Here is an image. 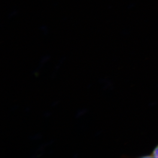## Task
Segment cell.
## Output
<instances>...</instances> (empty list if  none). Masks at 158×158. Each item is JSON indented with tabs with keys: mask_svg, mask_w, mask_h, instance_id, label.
<instances>
[{
	"mask_svg": "<svg viewBox=\"0 0 158 158\" xmlns=\"http://www.w3.org/2000/svg\"><path fill=\"white\" fill-rule=\"evenodd\" d=\"M148 157H153V158H158V144L155 146L152 150V152H151L149 156Z\"/></svg>",
	"mask_w": 158,
	"mask_h": 158,
	"instance_id": "6da1fadb",
	"label": "cell"
},
{
	"mask_svg": "<svg viewBox=\"0 0 158 158\" xmlns=\"http://www.w3.org/2000/svg\"><path fill=\"white\" fill-rule=\"evenodd\" d=\"M40 30L44 35H47L49 33V29L46 26L42 25L40 27Z\"/></svg>",
	"mask_w": 158,
	"mask_h": 158,
	"instance_id": "7a4b0ae2",
	"label": "cell"
},
{
	"mask_svg": "<svg viewBox=\"0 0 158 158\" xmlns=\"http://www.w3.org/2000/svg\"><path fill=\"white\" fill-rule=\"evenodd\" d=\"M17 15V11L16 10H12L9 14L10 18H14Z\"/></svg>",
	"mask_w": 158,
	"mask_h": 158,
	"instance_id": "3957f363",
	"label": "cell"
}]
</instances>
